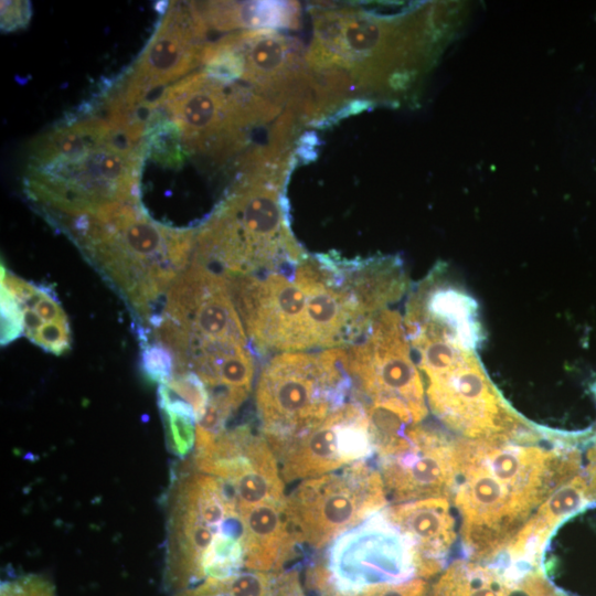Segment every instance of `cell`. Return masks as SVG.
<instances>
[{
  "instance_id": "6da1fadb",
  "label": "cell",
  "mask_w": 596,
  "mask_h": 596,
  "mask_svg": "<svg viewBox=\"0 0 596 596\" xmlns=\"http://www.w3.org/2000/svg\"><path fill=\"white\" fill-rule=\"evenodd\" d=\"M258 356L348 348L404 295L395 256L306 254L277 270L226 279Z\"/></svg>"
},
{
  "instance_id": "7a4b0ae2",
  "label": "cell",
  "mask_w": 596,
  "mask_h": 596,
  "mask_svg": "<svg viewBox=\"0 0 596 596\" xmlns=\"http://www.w3.org/2000/svg\"><path fill=\"white\" fill-rule=\"evenodd\" d=\"M586 432L528 425L482 438L455 439L451 502L461 558L492 563L538 508L584 470Z\"/></svg>"
},
{
  "instance_id": "3957f363",
  "label": "cell",
  "mask_w": 596,
  "mask_h": 596,
  "mask_svg": "<svg viewBox=\"0 0 596 596\" xmlns=\"http://www.w3.org/2000/svg\"><path fill=\"white\" fill-rule=\"evenodd\" d=\"M102 109L88 103L31 141L24 192L47 219L140 202L146 123Z\"/></svg>"
},
{
  "instance_id": "277c9868",
  "label": "cell",
  "mask_w": 596,
  "mask_h": 596,
  "mask_svg": "<svg viewBox=\"0 0 596 596\" xmlns=\"http://www.w3.org/2000/svg\"><path fill=\"white\" fill-rule=\"evenodd\" d=\"M151 327L173 354L174 374L198 375L209 393L206 408L227 422L252 392L258 355L226 279L192 257Z\"/></svg>"
},
{
  "instance_id": "5b68a950",
  "label": "cell",
  "mask_w": 596,
  "mask_h": 596,
  "mask_svg": "<svg viewBox=\"0 0 596 596\" xmlns=\"http://www.w3.org/2000/svg\"><path fill=\"white\" fill-rule=\"evenodd\" d=\"M49 221L109 280L146 331L193 255L196 231L156 221L141 202L109 204Z\"/></svg>"
},
{
  "instance_id": "8992f818",
  "label": "cell",
  "mask_w": 596,
  "mask_h": 596,
  "mask_svg": "<svg viewBox=\"0 0 596 596\" xmlns=\"http://www.w3.org/2000/svg\"><path fill=\"white\" fill-rule=\"evenodd\" d=\"M289 167L237 175L195 234L192 257L226 279L260 275L302 258L288 220Z\"/></svg>"
},
{
  "instance_id": "52a82bcc",
  "label": "cell",
  "mask_w": 596,
  "mask_h": 596,
  "mask_svg": "<svg viewBox=\"0 0 596 596\" xmlns=\"http://www.w3.org/2000/svg\"><path fill=\"white\" fill-rule=\"evenodd\" d=\"M288 109L253 89L220 81L203 70L166 88L149 106L146 132L167 140L183 156L237 164L255 151L253 134L283 120Z\"/></svg>"
},
{
  "instance_id": "ba28073f",
  "label": "cell",
  "mask_w": 596,
  "mask_h": 596,
  "mask_svg": "<svg viewBox=\"0 0 596 596\" xmlns=\"http://www.w3.org/2000/svg\"><path fill=\"white\" fill-rule=\"evenodd\" d=\"M245 526L232 487L193 469L170 493L167 583L175 594L245 568Z\"/></svg>"
},
{
  "instance_id": "9c48e42d",
  "label": "cell",
  "mask_w": 596,
  "mask_h": 596,
  "mask_svg": "<svg viewBox=\"0 0 596 596\" xmlns=\"http://www.w3.org/2000/svg\"><path fill=\"white\" fill-rule=\"evenodd\" d=\"M406 330L424 373L426 402L447 430L475 439L529 424L487 377L473 345L456 331L428 319L414 321Z\"/></svg>"
},
{
  "instance_id": "30bf717a",
  "label": "cell",
  "mask_w": 596,
  "mask_h": 596,
  "mask_svg": "<svg viewBox=\"0 0 596 596\" xmlns=\"http://www.w3.org/2000/svg\"><path fill=\"white\" fill-rule=\"evenodd\" d=\"M351 398L347 348L277 353L255 384L258 429L275 451Z\"/></svg>"
},
{
  "instance_id": "8fae6325",
  "label": "cell",
  "mask_w": 596,
  "mask_h": 596,
  "mask_svg": "<svg viewBox=\"0 0 596 596\" xmlns=\"http://www.w3.org/2000/svg\"><path fill=\"white\" fill-rule=\"evenodd\" d=\"M347 353L352 398L369 419L423 423L428 414L424 385L397 311H382Z\"/></svg>"
},
{
  "instance_id": "7c38bea8",
  "label": "cell",
  "mask_w": 596,
  "mask_h": 596,
  "mask_svg": "<svg viewBox=\"0 0 596 596\" xmlns=\"http://www.w3.org/2000/svg\"><path fill=\"white\" fill-rule=\"evenodd\" d=\"M307 51L276 30H246L210 43L203 71L240 83L308 120L311 83Z\"/></svg>"
},
{
  "instance_id": "4fadbf2b",
  "label": "cell",
  "mask_w": 596,
  "mask_h": 596,
  "mask_svg": "<svg viewBox=\"0 0 596 596\" xmlns=\"http://www.w3.org/2000/svg\"><path fill=\"white\" fill-rule=\"evenodd\" d=\"M207 30L195 2H169L135 63L99 93L97 102L106 109L142 117L152 94L162 93L202 65L210 44Z\"/></svg>"
},
{
  "instance_id": "5bb4252c",
  "label": "cell",
  "mask_w": 596,
  "mask_h": 596,
  "mask_svg": "<svg viewBox=\"0 0 596 596\" xmlns=\"http://www.w3.org/2000/svg\"><path fill=\"white\" fill-rule=\"evenodd\" d=\"M413 578V544L382 510L337 538L324 558L308 568L306 585L319 596H347Z\"/></svg>"
},
{
  "instance_id": "9a60e30c",
  "label": "cell",
  "mask_w": 596,
  "mask_h": 596,
  "mask_svg": "<svg viewBox=\"0 0 596 596\" xmlns=\"http://www.w3.org/2000/svg\"><path fill=\"white\" fill-rule=\"evenodd\" d=\"M387 503L376 462L363 460L299 481L287 512L299 544L319 551Z\"/></svg>"
},
{
  "instance_id": "2e32d148",
  "label": "cell",
  "mask_w": 596,
  "mask_h": 596,
  "mask_svg": "<svg viewBox=\"0 0 596 596\" xmlns=\"http://www.w3.org/2000/svg\"><path fill=\"white\" fill-rule=\"evenodd\" d=\"M455 439L446 430L421 423L377 450L376 466L389 502L450 499L456 475Z\"/></svg>"
},
{
  "instance_id": "e0dca14e",
  "label": "cell",
  "mask_w": 596,
  "mask_h": 596,
  "mask_svg": "<svg viewBox=\"0 0 596 596\" xmlns=\"http://www.w3.org/2000/svg\"><path fill=\"white\" fill-rule=\"evenodd\" d=\"M274 454L285 483L371 460L375 449L366 412L362 404L351 398Z\"/></svg>"
},
{
  "instance_id": "ac0fdd59",
  "label": "cell",
  "mask_w": 596,
  "mask_h": 596,
  "mask_svg": "<svg viewBox=\"0 0 596 596\" xmlns=\"http://www.w3.org/2000/svg\"><path fill=\"white\" fill-rule=\"evenodd\" d=\"M193 469L228 483L238 509L287 498L278 460L251 424L225 429L211 444L195 449Z\"/></svg>"
},
{
  "instance_id": "d6986e66",
  "label": "cell",
  "mask_w": 596,
  "mask_h": 596,
  "mask_svg": "<svg viewBox=\"0 0 596 596\" xmlns=\"http://www.w3.org/2000/svg\"><path fill=\"white\" fill-rule=\"evenodd\" d=\"M596 504L585 469L561 485L490 564L512 581L542 567L546 543L566 520Z\"/></svg>"
},
{
  "instance_id": "ffe728a7",
  "label": "cell",
  "mask_w": 596,
  "mask_h": 596,
  "mask_svg": "<svg viewBox=\"0 0 596 596\" xmlns=\"http://www.w3.org/2000/svg\"><path fill=\"white\" fill-rule=\"evenodd\" d=\"M454 505L446 497L390 504L387 519L411 540L417 564V577L428 581L449 564L459 532Z\"/></svg>"
},
{
  "instance_id": "44dd1931",
  "label": "cell",
  "mask_w": 596,
  "mask_h": 596,
  "mask_svg": "<svg viewBox=\"0 0 596 596\" xmlns=\"http://www.w3.org/2000/svg\"><path fill=\"white\" fill-rule=\"evenodd\" d=\"M238 510L245 526V568L260 572L285 570L301 547L288 517L287 498Z\"/></svg>"
},
{
  "instance_id": "7402d4cb",
  "label": "cell",
  "mask_w": 596,
  "mask_h": 596,
  "mask_svg": "<svg viewBox=\"0 0 596 596\" xmlns=\"http://www.w3.org/2000/svg\"><path fill=\"white\" fill-rule=\"evenodd\" d=\"M1 283L19 301L25 337L46 352L61 355L71 348L70 323L55 294L49 287L25 281L1 266Z\"/></svg>"
},
{
  "instance_id": "603a6c76",
  "label": "cell",
  "mask_w": 596,
  "mask_h": 596,
  "mask_svg": "<svg viewBox=\"0 0 596 596\" xmlns=\"http://www.w3.org/2000/svg\"><path fill=\"white\" fill-rule=\"evenodd\" d=\"M195 4L209 29H297L300 23L299 4L292 1H213Z\"/></svg>"
},
{
  "instance_id": "cb8c5ba5",
  "label": "cell",
  "mask_w": 596,
  "mask_h": 596,
  "mask_svg": "<svg viewBox=\"0 0 596 596\" xmlns=\"http://www.w3.org/2000/svg\"><path fill=\"white\" fill-rule=\"evenodd\" d=\"M175 596H306L298 568L276 572H240L222 579H206Z\"/></svg>"
},
{
  "instance_id": "d4e9b609",
  "label": "cell",
  "mask_w": 596,
  "mask_h": 596,
  "mask_svg": "<svg viewBox=\"0 0 596 596\" xmlns=\"http://www.w3.org/2000/svg\"><path fill=\"white\" fill-rule=\"evenodd\" d=\"M517 582L490 565L458 558L430 585V596H510Z\"/></svg>"
},
{
  "instance_id": "484cf974",
  "label": "cell",
  "mask_w": 596,
  "mask_h": 596,
  "mask_svg": "<svg viewBox=\"0 0 596 596\" xmlns=\"http://www.w3.org/2000/svg\"><path fill=\"white\" fill-rule=\"evenodd\" d=\"M158 405L163 414L169 448L174 455L185 457L195 446L194 408L167 385L158 387Z\"/></svg>"
},
{
  "instance_id": "4316f807",
  "label": "cell",
  "mask_w": 596,
  "mask_h": 596,
  "mask_svg": "<svg viewBox=\"0 0 596 596\" xmlns=\"http://www.w3.org/2000/svg\"><path fill=\"white\" fill-rule=\"evenodd\" d=\"M140 365L145 375L159 385L168 384L174 375L173 354L157 340L143 342Z\"/></svg>"
},
{
  "instance_id": "83f0119b",
  "label": "cell",
  "mask_w": 596,
  "mask_h": 596,
  "mask_svg": "<svg viewBox=\"0 0 596 596\" xmlns=\"http://www.w3.org/2000/svg\"><path fill=\"white\" fill-rule=\"evenodd\" d=\"M24 333L23 312L12 291L1 283V344L6 345Z\"/></svg>"
},
{
  "instance_id": "f1b7e54d",
  "label": "cell",
  "mask_w": 596,
  "mask_h": 596,
  "mask_svg": "<svg viewBox=\"0 0 596 596\" xmlns=\"http://www.w3.org/2000/svg\"><path fill=\"white\" fill-rule=\"evenodd\" d=\"M320 596H342V595H320ZM347 596H430V585L426 579L413 578L411 581L372 587L360 593Z\"/></svg>"
},
{
  "instance_id": "f546056e",
  "label": "cell",
  "mask_w": 596,
  "mask_h": 596,
  "mask_svg": "<svg viewBox=\"0 0 596 596\" xmlns=\"http://www.w3.org/2000/svg\"><path fill=\"white\" fill-rule=\"evenodd\" d=\"M1 596H54L49 581L38 575H26L1 585Z\"/></svg>"
},
{
  "instance_id": "4dcf8cb0",
  "label": "cell",
  "mask_w": 596,
  "mask_h": 596,
  "mask_svg": "<svg viewBox=\"0 0 596 596\" xmlns=\"http://www.w3.org/2000/svg\"><path fill=\"white\" fill-rule=\"evenodd\" d=\"M31 18L28 1H1V29L13 31L25 26Z\"/></svg>"
},
{
  "instance_id": "1f68e13d",
  "label": "cell",
  "mask_w": 596,
  "mask_h": 596,
  "mask_svg": "<svg viewBox=\"0 0 596 596\" xmlns=\"http://www.w3.org/2000/svg\"><path fill=\"white\" fill-rule=\"evenodd\" d=\"M406 307H409V306L406 305ZM411 308H413V307L411 306ZM414 309H417V308L414 307ZM417 310H419V309H417ZM419 311H422V310H419ZM422 312H424V311H422ZM424 313H425V312H424ZM426 315H427V313H426ZM428 316H429V315H428ZM430 317H432V316H430ZM433 318H434V317H433ZM435 319H436V318H435ZM443 323H444V322H443ZM445 324H446V323H445ZM449 327H450V326H449ZM451 328H453V327H451ZM455 329H456V328H455ZM458 331H459V330H458ZM460 332H461V331H460ZM462 333H464V332H462ZM464 334L467 336L468 338H470L471 340H475L476 343H478V341H477L475 338H472L471 336H469V334H467V333H464Z\"/></svg>"
}]
</instances>
